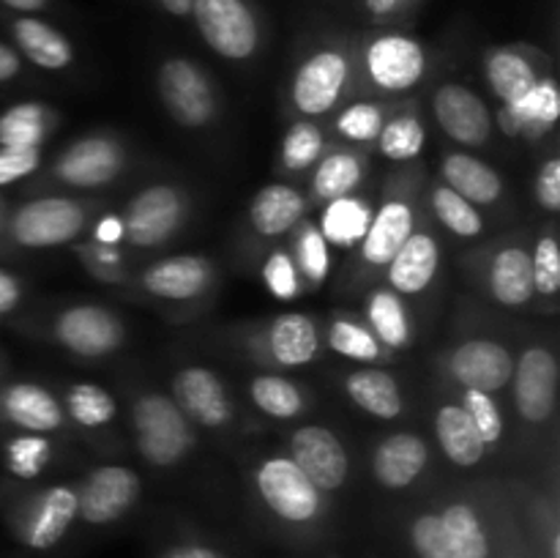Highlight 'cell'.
I'll use <instances>...</instances> for the list:
<instances>
[{
  "instance_id": "1",
  "label": "cell",
  "mask_w": 560,
  "mask_h": 558,
  "mask_svg": "<svg viewBox=\"0 0 560 558\" xmlns=\"http://www.w3.org/2000/svg\"><path fill=\"white\" fill-rule=\"evenodd\" d=\"M135 430L140 454L151 465L178 463L191 446V432L186 414L162 394H145L135 405Z\"/></svg>"
},
{
  "instance_id": "2",
  "label": "cell",
  "mask_w": 560,
  "mask_h": 558,
  "mask_svg": "<svg viewBox=\"0 0 560 558\" xmlns=\"http://www.w3.org/2000/svg\"><path fill=\"white\" fill-rule=\"evenodd\" d=\"M85 211L69 197H38L14 211L9 222L11 239L27 249L69 244L80 235Z\"/></svg>"
},
{
  "instance_id": "3",
  "label": "cell",
  "mask_w": 560,
  "mask_h": 558,
  "mask_svg": "<svg viewBox=\"0 0 560 558\" xmlns=\"http://www.w3.org/2000/svg\"><path fill=\"white\" fill-rule=\"evenodd\" d=\"M257 490L277 518L310 523L320 514V490L290 457H271L257 470Z\"/></svg>"
},
{
  "instance_id": "4",
  "label": "cell",
  "mask_w": 560,
  "mask_h": 558,
  "mask_svg": "<svg viewBox=\"0 0 560 558\" xmlns=\"http://www.w3.org/2000/svg\"><path fill=\"white\" fill-rule=\"evenodd\" d=\"M191 14L211 49L244 60L257 49V22L244 0H191Z\"/></svg>"
},
{
  "instance_id": "5",
  "label": "cell",
  "mask_w": 560,
  "mask_h": 558,
  "mask_svg": "<svg viewBox=\"0 0 560 558\" xmlns=\"http://www.w3.org/2000/svg\"><path fill=\"white\" fill-rule=\"evenodd\" d=\"M159 93L184 126H206L213 115V93L206 74L191 60L173 58L159 69Z\"/></svg>"
},
{
  "instance_id": "6",
  "label": "cell",
  "mask_w": 560,
  "mask_h": 558,
  "mask_svg": "<svg viewBox=\"0 0 560 558\" xmlns=\"http://www.w3.org/2000/svg\"><path fill=\"white\" fill-rule=\"evenodd\" d=\"M140 496V476L124 465H104L88 476L82 492H77V512L91 525H107L118 520Z\"/></svg>"
},
{
  "instance_id": "7",
  "label": "cell",
  "mask_w": 560,
  "mask_h": 558,
  "mask_svg": "<svg viewBox=\"0 0 560 558\" xmlns=\"http://www.w3.org/2000/svg\"><path fill=\"white\" fill-rule=\"evenodd\" d=\"M55 337L71 353L96 359V356H107L118 348L124 339V326L104 306L80 304L66 310L55 321Z\"/></svg>"
},
{
  "instance_id": "8",
  "label": "cell",
  "mask_w": 560,
  "mask_h": 558,
  "mask_svg": "<svg viewBox=\"0 0 560 558\" xmlns=\"http://www.w3.org/2000/svg\"><path fill=\"white\" fill-rule=\"evenodd\" d=\"M293 463L317 490H339L348 479V454L339 438L326 427H301L290 441Z\"/></svg>"
},
{
  "instance_id": "9",
  "label": "cell",
  "mask_w": 560,
  "mask_h": 558,
  "mask_svg": "<svg viewBox=\"0 0 560 558\" xmlns=\"http://www.w3.org/2000/svg\"><path fill=\"white\" fill-rule=\"evenodd\" d=\"M184 219V200L170 186H151L131 200L124 233L135 246H156L175 233Z\"/></svg>"
},
{
  "instance_id": "10",
  "label": "cell",
  "mask_w": 560,
  "mask_h": 558,
  "mask_svg": "<svg viewBox=\"0 0 560 558\" xmlns=\"http://www.w3.org/2000/svg\"><path fill=\"white\" fill-rule=\"evenodd\" d=\"M558 361L550 350L528 348L517 364L514 377V405L530 425H541L556 410Z\"/></svg>"
},
{
  "instance_id": "11",
  "label": "cell",
  "mask_w": 560,
  "mask_h": 558,
  "mask_svg": "<svg viewBox=\"0 0 560 558\" xmlns=\"http://www.w3.org/2000/svg\"><path fill=\"white\" fill-rule=\"evenodd\" d=\"M348 80V58L334 49L312 55L293 80V102L304 115H320L337 104Z\"/></svg>"
},
{
  "instance_id": "12",
  "label": "cell",
  "mask_w": 560,
  "mask_h": 558,
  "mask_svg": "<svg viewBox=\"0 0 560 558\" xmlns=\"http://www.w3.org/2000/svg\"><path fill=\"white\" fill-rule=\"evenodd\" d=\"M366 69L383 91H408L424 77V49L408 36H381L366 49Z\"/></svg>"
},
{
  "instance_id": "13",
  "label": "cell",
  "mask_w": 560,
  "mask_h": 558,
  "mask_svg": "<svg viewBox=\"0 0 560 558\" xmlns=\"http://www.w3.org/2000/svg\"><path fill=\"white\" fill-rule=\"evenodd\" d=\"M452 372L465 388L495 394L514 377V359L492 339H468L454 350Z\"/></svg>"
},
{
  "instance_id": "14",
  "label": "cell",
  "mask_w": 560,
  "mask_h": 558,
  "mask_svg": "<svg viewBox=\"0 0 560 558\" xmlns=\"http://www.w3.org/2000/svg\"><path fill=\"white\" fill-rule=\"evenodd\" d=\"M435 118L441 129L463 146H481L490 140V109L465 85H443L435 93Z\"/></svg>"
},
{
  "instance_id": "15",
  "label": "cell",
  "mask_w": 560,
  "mask_h": 558,
  "mask_svg": "<svg viewBox=\"0 0 560 558\" xmlns=\"http://www.w3.org/2000/svg\"><path fill=\"white\" fill-rule=\"evenodd\" d=\"M120 148L115 142L102 140V137H88V140L74 142L55 164V173L71 186H104L120 173Z\"/></svg>"
},
{
  "instance_id": "16",
  "label": "cell",
  "mask_w": 560,
  "mask_h": 558,
  "mask_svg": "<svg viewBox=\"0 0 560 558\" xmlns=\"http://www.w3.org/2000/svg\"><path fill=\"white\" fill-rule=\"evenodd\" d=\"M175 405L206 427H222L230 419L228 392L206 367H186L173 381Z\"/></svg>"
},
{
  "instance_id": "17",
  "label": "cell",
  "mask_w": 560,
  "mask_h": 558,
  "mask_svg": "<svg viewBox=\"0 0 560 558\" xmlns=\"http://www.w3.org/2000/svg\"><path fill=\"white\" fill-rule=\"evenodd\" d=\"M0 416L27 432H52L63 421L58 399L38 383H11L0 392Z\"/></svg>"
},
{
  "instance_id": "18",
  "label": "cell",
  "mask_w": 560,
  "mask_h": 558,
  "mask_svg": "<svg viewBox=\"0 0 560 558\" xmlns=\"http://www.w3.org/2000/svg\"><path fill=\"white\" fill-rule=\"evenodd\" d=\"M427 460H430V449H427V443L419 435H413V432H394L375 449L372 468H375V479L383 487L402 490V487L413 485L419 479Z\"/></svg>"
},
{
  "instance_id": "19",
  "label": "cell",
  "mask_w": 560,
  "mask_h": 558,
  "mask_svg": "<svg viewBox=\"0 0 560 558\" xmlns=\"http://www.w3.org/2000/svg\"><path fill=\"white\" fill-rule=\"evenodd\" d=\"M208 282H211V266L197 255H175L142 274L145 290L170 301L197 299Z\"/></svg>"
},
{
  "instance_id": "20",
  "label": "cell",
  "mask_w": 560,
  "mask_h": 558,
  "mask_svg": "<svg viewBox=\"0 0 560 558\" xmlns=\"http://www.w3.org/2000/svg\"><path fill=\"white\" fill-rule=\"evenodd\" d=\"M77 518V492L71 487H52L33 503L25 523V542L33 550H49L63 539Z\"/></svg>"
},
{
  "instance_id": "21",
  "label": "cell",
  "mask_w": 560,
  "mask_h": 558,
  "mask_svg": "<svg viewBox=\"0 0 560 558\" xmlns=\"http://www.w3.org/2000/svg\"><path fill=\"white\" fill-rule=\"evenodd\" d=\"M438 260H441V252H438L435 239L427 233H410V239L388 260V282L405 295L421 293L435 279Z\"/></svg>"
},
{
  "instance_id": "22",
  "label": "cell",
  "mask_w": 560,
  "mask_h": 558,
  "mask_svg": "<svg viewBox=\"0 0 560 558\" xmlns=\"http://www.w3.org/2000/svg\"><path fill=\"white\" fill-rule=\"evenodd\" d=\"M413 233V211L408 202L388 200L381 211L375 213L370 224H366L364 241H361V252L364 260L372 266H386L399 246L410 239Z\"/></svg>"
},
{
  "instance_id": "23",
  "label": "cell",
  "mask_w": 560,
  "mask_h": 558,
  "mask_svg": "<svg viewBox=\"0 0 560 558\" xmlns=\"http://www.w3.org/2000/svg\"><path fill=\"white\" fill-rule=\"evenodd\" d=\"M11 36H14V44L22 49V55L42 69L58 71L74 60L69 38L36 16H20V20L11 22Z\"/></svg>"
},
{
  "instance_id": "24",
  "label": "cell",
  "mask_w": 560,
  "mask_h": 558,
  "mask_svg": "<svg viewBox=\"0 0 560 558\" xmlns=\"http://www.w3.org/2000/svg\"><path fill=\"white\" fill-rule=\"evenodd\" d=\"M435 432L438 441H441L443 454H446L452 463L463 465V468H474L485 457L487 443L481 441L479 430L470 421V416L465 414L463 405H443L438 410L435 419Z\"/></svg>"
},
{
  "instance_id": "25",
  "label": "cell",
  "mask_w": 560,
  "mask_h": 558,
  "mask_svg": "<svg viewBox=\"0 0 560 558\" xmlns=\"http://www.w3.org/2000/svg\"><path fill=\"white\" fill-rule=\"evenodd\" d=\"M443 178H446L448 189H454L468 202H479V206L495 202L503 189L501 175L490 164L479 162L468 153H452L443 159Z\"/></svg>"
},
{
  "instance_id": "26",
  "label": "cell",
  "mask_w": 560,
  "mask_h": 558,
  "mask_svg": "<svg viewBox=\"0 0 560 558\" xmlns=\"http://www.w3.org/2000/svg\"><path fill=\"white\" fill-rule=\"evenodd\" d=\"M304 217V197L284 184L257 191L249 206V222L260 235H282Z\"/></svg>"
},
{
  "instance_id": "27",
  "label": "cell",
  "mask_w": 560,
  "mask_h": 558,
  "mask_svg": "<svg viewBox=\"0 0 560 558\" xmlns=\"http://www.w3.org/2000/svg\"><path fill=\"white\" fill-rule=\"evenodd\" d=\"M560 98L552 80L536 82L534 91L517 104H503L501 126L506 135H523V131H545L558 120Z\"/></svg>"
},
{
  "instance_id": "28",
  "label": "cell",
  "mask_w": 560,
  "mask_h": 558,
  "mask_svg": "<svg viewBox=\"0 0 560 558\" xmlns=\"http://www.w3.org/2000/svg\"><path fill=\"white\" fill-rule=\"evenodd\" d=\"M490 290L503 306H523L534 295V266L530 255L520 246L498 252L490 268Z\"/></svg>"
},
{
  "instance_id": "29",
  "label": "cell",
  "mask_w": 560,
  "mask_h": 558,
  "mask_svg": "<svg viewBox=\"0 0 560 558\" xmlns=\"http://www.w3.org/2000/svg\"><path fill=\"white\" fill-rule=\"evenodd\" d=\"M268 342H271V356L279 364L301 367L306 364V361L315 359L317 328L306 315L288 312V315H279L277 321L271 323Z\"/></svg>"
},
{
  "instance_id": "30",
  "label": "cell",
  "mask_w": 560,
  "mask_h": 558,
  "mask_svg": "<svg viewBox=\"0 0 560 558\" xmlns=\"http://www.w3.org/2000/svg\"><path fill=\"white\" fill-rule=\"evenodd\" d=\"M345 386H348L353 403L377 419H397L402 414V394L388 372L359 370L348 377Z\"/></svg>"
},
{
  "instance_id": "31",
  "label": "cell",
  "mask_w": 560,
  "mask_h": 558,
  "mask_svg": "<svg viewBox=\"0 0 560 558\" xmlns=\"http://www.w3.org/2000/svg\"><path fill=\"white\" fill-rule=\"evenodd\" d=\"M487 80L492 93L503 104H517L536 88V71L528 60L514 49H495L487 58Z\"/></svg>"
},
{
  "instance_id": "32",
  "label": "cell",
  "mask_w": 560,
  "mask_h": 558,
  "mask_svg": "<svg viewBox=\"0 0 560 558\" xmlns=\"http://www.w3.org/2000/svg\"><path fill=\"white\" fill-rule=\"evenodd\" d=\"M438 518H441L443 534H446L454 558H490L487 531L481 525L479 514L468 503H452Z\"/></svg>"
},
{
  "instance_id": "33",
  "label": "cell",
  "mask_w": 560,
  "mask_h": 558,
  "mask_svg": "<svg viewBox=\"0 0 560 558\" xmlns=\"http://www.w3.org/2000/svg\"><path fill=\"white\" fill-rule=\"evenodd\" d=\"M249 397L262 414L273 416V419H293L304 408V397H301L299 386L277 375L255 377L249 386Z\"/></svg>"
},
{
  "instance_id": "34",
  "label": "cell",
  "mask_w": 560,
  "mask_h": 558,
  "mask_svg": "<svg viewBox=\"0 0 560 558\" xmlns=\"http://www.w3.org/2000/svg\"><path fill=\"white\" fill-rule=\"evenodd\" d=\"M366 224H370V211L353 197H339L331 200L326 217H323V239L334 241L339 246H353L355 241L364 239Z\"/></svg>"
},
{
  "instance_id": "35",
  "label": "cell",
  "mask_w": 560,
  "mask_h": 558,
  "mask_svg": "<svg viewBox=\"0 0 560 558\" xmlns=\"http://www.w3.org/2000/svg\"><path fill=\"white\" fill-rule=\"evenodd\" d=\"M44 137V107L36 102L16 104L0 115V146L3 148H38Z\"/></svg>"
},
{
  "instance_id": "36",
  "label": "cell",
  "mask_w": 560,
  "mask_h": 558,
  "mask_svg": "<svg viewBox=\"0 0 560 558\" xmlns=\"http://www.w3.org/2000/svg\"><path fill=\"white\" fill-rule=\"evenodd\" d=\"M359 159L350 156V153H331L320 162L312 186H315V195L323 197V200H339V197H348L359 186Z\"/></svg>"
},
{
  "instance_id": "37",
  "label": "cell",
  "mask_w": 560,
  "mask_h": 558,
  "mask_svg": "<svg viewBox=\"0 0 560 558\" xmlns=\"http://www.w3.org/2000/svg\"><path fill=\"white\" fill-rule=\"evenodd\" d=\"M66 408H69L71 419L82 427H104L118 414L115 399L102 386H93V383L71 386L69 394H66Z\"/></svg>"
},
{
  "instance_id": "38",
  "label": "cell",
  "mask_w": 560,
  "mask_h": 558,
  "mask_svg": "<svg viewBox=\"0 0 560 558\" xmlns=\"http://www.w3.org/2000/svg\"><path fill=\"white\" fill-rule=\"evenodd\" d=\"M370 323L375 328L377 337L388 345V348H402L410 337L408 315H405L402 301L394 293L377 290L370 301Z\"/></svg>"
},
{
  "instance_id": "39",
  "label": "cell",
  "mask_w": 560,
  "mask_h": 558,
  "mask_svg": "<svg viewBox=\"0 0 560 558\" xmlns=\"http://www.w3.org/2000/svg\"><path fill=\"white\" fill-rule=\"evenodd\" d=\"M432 208H435V217L441 219L452 233L463 235V239H474V235H479L481 228H485L481 213L476 211L474 202L459 197L457 191L448 189V186H438L435 195H432Z\"/></svg>"
},
{
  "instance_id": "40",
  "label": "cell",
  "mask_w": 560,
  "mask_h": 558,
  "mask_svg": "<svg viewBox=\"0 0 560 558\" xmlns=\"http://www.w3.org/2000/svg\"><path fill=\"white\" fill-rule=\"evenodd\" d=\"M381 151L383 156L394 159V162H408L416 159L424 148V126L413 115H402L394 118L381 129Z\"/></svg>"
},
{
  "instance_id": "41",
  "label": "cell",
  "mask_w": 560,
  "mask_h": 558,
  "mask_svg": "<svg viewBox=\"0 0 560 558\" xmlns=\"http://www.w3.org/2000/svg\"><path fill=\"white\" fill-rule=\"evenodd\" d=\"M47 460L49 443L47 438L36 435V432L14 438V441L5 446V465H9L11 474L20 476V479H33V476L42 474Z\"/></svg>"
},
{
  "instance_id": "42",
  "label": "cell",
  "mask_w": 560,
  "mask_h": 558,
  "mask_svg": "<svg viewBox=\"0 0 560 558\" xmlns=\"http://www.w3.org/2000/svg\"><path fill=\"white\" fill-rule=\"evenodd\" d=\"M328 345H331L337 353L355 361H375L377 356H381V345H377L375 334L350 321L334 323L331 334H328Z\"/></svg>"
},
{
  "instance_id": "43",
  "label": "cell",
  "mask_w": 560,
  "mask_h": 558,
  "mask_svg": "<svg viewBox=\"0 0 560 558\" xmlns=\"http://www.w3.org/2000/svg\"><path fill=\"white\" fill-rule=\"evenodd\" d=\"M323 151V135L315 124H295L293 129L288 131L284 137V146H282V162L284 167L290 170H304L320 156Z\"/></svg>"
},
{
  "instance_id": "44",
  "label": "cell",
  "mask_w": 560,
  "mask_h": 558,
  "mask_svg": "<svg viewBox=\"0 0 560 558\" xmlns=\"http://www.w3.org/2000/svg\"><path fill=\"white\" fill-rule=\"evenodd\" d=\"M463 408H465V414L470 416V421L476 425V430H479L481 441H485V443L501 441L503 416H501V410H498L492 394L476 392V388H465Z\"/></svg>"
},
{
  "instance_id": "45",
  "label": "cell",
  "mask_w": 560,
  "mask_h": 558,
  "mask_svg": "<svg viewBox=\"0 0 560 558\" xmlns=\"http://www.w3.org/2000/svg\"><path fill=\"white\" fill-rule=\"evenodd\" d=\"M530 266H534V290L545 295H556L560 288V249L552 235H545L536 244L534 255H530Z\"/></svg>"
},
{
  "instance_id": "46",
  "label": "cell",
  "mask_w": 560,
  "mask_h": 558,
  "mask_svg": "<svg viewBox=\"0 0 560 558\" xmlns=\"http://www.w3.org/2000/svg\"><path fill=\"white\" fill-rule=\"evenodd\" d=\"M410 542H413V550L419 553V558H454L438 514L416 518V523L410 525Z\"/></svg>"
},
{
  "instance_id": "47",
  "label": "cell",
  "mask_w": 560,
  "mask_h": 558,
  "mask_svg": "<svg viewBox=\"0 0 560 558\" xmlns=\"http://www.w3.org/2000/svg\"><path fill=\"white\" fill-rule=\"evenodd\" d=\"M337 129L355 142L375 140L383 129V113L370 102L353 104V107H348L339 115Z\"/></svg>"
},
{
  "instance_id": "48",
  "label": "cell",
  "mask_w": 560,
  "mask_h": 558,
  "mask_svg": "<svg viewBox=\"0 0 560 558\" xmlns=\"http://www.w3.org/2000/svg\"><path fill=\"white\" fill-rule=\"evenodd\" d=\"M295 249H299V263L306 271V277L323 282L328 274V249L323 233H317L315 228H306Z\"/></svg>"
},
{
  "instance_id": "49",
  "label": "cell",
  "mask_w": 560,
  "mask_h": 558,
  "mask_svg": "<svg viewBox=\"0 0 560 558\" xmlns=\"http://www.w3.org/2000/svg\"><path fill=\"white\" fill-rule=\"evenodd\" d=\"M262 277H266L268 290H271L277 299H293L299 293V274H295L293 260H290L284 252H273L268 257L266 268H262Z\"/></svg>"
},
{
  "instance_id": "50",
  "label": "cell",
  "mask_w": 560,
  "mask_h": 558,
  "mask_svg": "<svg viewBox=\"0 0 560 558\" xmlns=\"http://www.w3.org/2000/svg\"><path fill=\"white\" fill-rule=\"evenodd\" d=\"M42 156H38V148H0V186H9L14 181L25 178L33 170L38 167Z\"/></svg>"
},
{
  "instance_id": "51",
  "label": "cell",
  "mask_w": 560,
  "mask_h": 558,
  "mask_svg": "<svg viewBox=\"0 0 560 558\" xmlns=\"http://www.w3.org/2000/svg\"><path fill=\"white\" fill-rule=\"evenodd\" d=\"M536 200L547 208V211H558L560 208V162L550 159L541 167L539 178H536Z\"/></svg>"
},
{
  "instance_id": "52",
  "label": "cell",
  "mask_w": 560,
  "mask_h": 558,
  "mask_svg": "<svg viewBox=\"0 0 560 558\" xmlns=\"http://www.w3.org/2000/svg\"><path fill=\"white\" fill-rule=\"evenodd\" d=\"M22 299V288H20V279L14 274L3 271L0 268V315H9V312L16 310Z\"/></svg>"
},
{
  "instance_id": "53",
  "label": "cell",
  "mask_w": 560,
  "mask_h": 558,
  "mask_svg": "<svg viewBox=\"0 0 560 558\" xmlns=\"http://www.w3.org/2000/svg\"><path fill=\"white\" fill-rule=\"evenodd\" d=\"M20 69H22L20 55H16L9 44L0 42V82L14 80V77L20 74Z\"/></svg>"
},
{
  "instance_id": "54",
  "label": "cell",
  "mask_w": 560,
  "mask_h": 558,
  "mask_svg": "<svg viewBox=\"0 0 560 558\" xmlns=\"http://www.w3.org/2000/svg\"><path fill=\"white\" fill-rule=\"evenodd\" d=\"M96 239L102 244H115V241L124 239V222L118 217H107L96 224Z\"/></svg>"
},
{
  "instance_id": "55",
  "label": "cell",
  "mask_w": 560,
  "mask_h": 558,
  "mask_svg": "<svg viewBox=\"0 0 560 558\" xmlns=\"http://www.w3.org/2000/svg\"><path fill=\"white\" fill-rule=\"evenodd\" d=\"M405 3H413V0H364V5H366V9H370L375 16L392 14V11H397L399 5H405Z\"/></svg>"
},
{
  "instance_id": "56",
  "label": "cell",
  "mask_w": 560,
  "mask_h": 558,
  "mask_svg": "<svg viewBox=\"0 0 560 558\" xmlns=\"http://www.w3.org/2000/svg\"><path fill=\"white\" fill-rule=\"evenodd\" d=\"M0 3L14 11H22V14H31V11H42L47 0H0Z\"/></svg>"
},
{
  "instance_id": "57",
  "label": "cell",
  "mask_w": 560,
  "mask_h": 558,
  "mask_svg": "<svg viewBox=\"0 0 560 558\" xmlns=\"http://www.w3.org/2000/svg\"><path fill=\"white\" fill-rule=\"evenodd\" d=\"M159 3H162L164 9L175 16H186L191 11V0H159Z\"/></svg>"
},
{
  "instance_id": "58",
  "label": "cell",
  "mask_w": 560,
  "mask_h": 558,
  "mask_svg": "<svg viewBox=\"0 0 560 558\" xmlns=\"http://www.w3.org/2000/svg\"><path fill=\"white\" fill-rule=\"evenodd\" d=\"M186 558H219L211 547H202V545H191L186 547Z\"/></svg>"
},
{
  "instance_id": "59",
  "label": "cell",
  "mask_w": 560,
  "mask_h": 558,
  "mask_svg": "<svg viewBox=\"0 0 560 558\" xmlns=\"http://www.w3.org/2000/svg\"><path fill=\"white\" fill-rule=\"evenodd\" d=\"M164 558H186V547H173Z\"/></svg>"
},
{
  "instance_id": "60",
  "label": "cell",
  "mask_w": 560,
  "mask_h": 558,
  "mask_svg": "<svg viewBox=\"0 0 560 558\" xmlns=\"http://www.w3.org/2000/svg\"><path fill=\"white\" fill-rule=\"evenodd\" d=\"M514 558H517V556H514Z\"/></svg>"
}]
</instances>
